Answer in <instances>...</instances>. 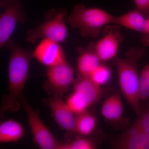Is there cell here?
<instances>
[{
  "mask_svg": "<svg viewBox=\"0 0 149 149\" xmlns=\"http://www.w3.org/2000/svg\"><path fill=\"white\" fill-rule=\"evenodd\" d=\"M73 85V92L80 96L89 107L97 103L102 97L103 92L101 87L89 77H78Z\"/></svg>",
  "mask_w": 149,
  "mask_h": 149,
  "instance_id": "cell-13",
  "label": "cell"
},
{
  "mask_svg": "<svg viewBox=\"0 0 149 149\" xmlns=\"http://www.w3.org/2000/svg\"><path fill=\"white\" fill-rule=\"evenodd\" d=\"M141 41L144 46L149 47V15L147 17V25L146 31L141 34Z\"/></svg>",
  "mask_w": 149,
  "mask_h": 149,
  "instance_id": "cell-24",
  "label": "cell"
},
{
  "mask_svg": "<svg viewBox=\"0 0 149 149\" xmlns=\"http://www.w3.org/2000/svg\"><path fill=\"white\" fill-rule=\"evenodd\" d=\"M113 147L118 149H149V133L134 123L116 139Z\"/></svg>",
  "mask_w": 149,
  "mask_h": 149,
  "instance_id": "cell-11",
  "label": "cell"
},
{
  "mask_svg": "<svg viewBox=\"0 0 149 149\" xmlns=\"http://www.w3.org/2000/svg\"><path fill=\"white\" fill-rule=\"evenodd\" d=\"M77 63L78 77H89L95 70L102 63L94 49L93 42L86 47H79Z\"/></svg>",
  "mask_w": 149,
  "mask_h": 149,
  "instance_id": "cell-12",
  "label": "cell"
},
{
  "mask_svg": "<svg viewBox=\"0 0 149 149\" xmlns=\"http://www.w3.org/2000/svg\"><path fill=\"white\" fill-rule=\"evenodd\" d=\"M134 123L145 132L149 133V104L141 108Z\"/></svg>",
  "mask_w": 149,
  "mask_h": 149,
  "instance_id": "cell-22",
  "label": "cell"
},
{
  "mask_svg": "<svg viewBox=\"0 0 149 149\" xmlns=\"http://www.w3.org/2000/svg\"><path fill=\"white\" fill-rule=\"evenodd\" d=\"M75 80L74 70L67 61L47 67L45 88L53 95L62 96Z\"/></svg>",
  "mask_w": 149,
  "mask_h": 149,
  "instance_id": "cell-8",
  "label": "cell"
},
{
  "mask_svg": "<svg viewBox=\"0 0 149 149\" xmlns=\"http://www.w3.org/2000/svg\"><path fill=\"white\" fill-rule=\"evenodd\" d=\"M140 99L144 101L149 98V63L141 70L139 77Z\"/></svg>",
  "mask_w": 149,
  "mask_h": 149,
  "instance_id": "cell-21",
  "label": "cell"
},
{
  "mask_svg": "<svg viewBox=\"0 0 149 149\" xmlns=\"http://www.w3.org/2000/svg\"><path fill=\"white\" fill-rule=\"evenodd\" d=\"M136 8L146 17L149 15V0H133Z\"/></svg>",
  "mask_w": 149,
  "mask_h": 149,
  "instance_id": "cell-23",
  "label": "cell"
},
{
  "mask_svg": "<svg viewBox=\"0 0 149 149\" xmlns=\"http://www.w3.org/2000/svg\"><path fill=\"white\" fill-rule=\"evenodd\" d=\"M67 17V12L63 8L49 10L43 22L36 28L27 30L26 42L33 45L39 39L45 38L59 43L64 42L68 34Z\"/></svg>",
  "mask_w": 149,
  "mask_h": 149,
  "instance_id": "cell-4",
  "label": "cell"
},
{
  "mask_svg": "<svg viewBox=\"0 0 149 149\" xmlns=\"http://www.w3.org/2000/svg\"><path fill=\"white\" fill-rule=\"evenodd\" d=\"M112 71L110 68L102 63L91 74L89 78L99 86L106 85L112 77Z\"/></svg>",
  "mask_w": 149,
  "mask_h": 149,
  "instance_id": "cell-18",
  "label": "cell"
},
{
  "mask_svg": "<svg viewBox=\"0 0 149 149\" xmlns=\"http://www.w3.org/2000/svg\"><path fill=\"white\" fill-rule=\"evenodd\" d=\"M146 54L145 48L132 47L127 51L125 58L117 56L114 60L120 90L137 115L141 108L138 65Z\"/></svg>",
  "mask_w": 149,
  "mask_h": 149,
  "instance_id": "cell-2",
  "label": "cell"
},
{
  "mask_svg": "<svg viewBox=\"0 0 149 149\" xmlns=\"http://www.w3.org/2000/svg\"><path fill=\"white\" fill-rule=\"evenodd\" d=\"M97 119L95 116L86 111L75 115V132L81 136H87L95 129Z\"/></svg>",
  "mask_w": 149,
  "mask_h": 149,
  "instance_id": "cell-17",
  "label": "cell"
},
{
  "mask_svg": "<svg viewBox=\"0 0 149 149\" xmlns=\"http://www.w3.org/2000/svg\"><path fill=\"white\" fill-rule=\"evenodd\" d=\"M115 16L98 8H87L82 3L72 8L68 21L70 26L78 29L83 37L95 39L101 35L107 25L114 24Z\"/></svg>",
  "mask_w": 149,
  "mask_h": 149,
  "instance_id": "cell-3",
  "label": "cell"
},
{
  "mask_svg": "<svg viewBox=\"0 0 149 149\" xmlns=\"http://www.w3.org/2000/svg\"><path fill=\"white\" fill-rule=\"evenodd\" d=\"M120 27L115 24L107 25L103 30L101 37L93 42L94 49L102 63L114 60L118 56L124 39Z\"/></svg>",
  "mask_w": 149,
  "mask_h": 149,
  "instance_id": "cell-6",
  "label": "cell"
},
{
  "mask_svg": "<svg viewBox=\"0 0 149 149\" xmlns=\"http://www.w3.org/2000/svg\"><path fill=\"white\" fill-rule=\"evenodd\" d=\"M96 148L93 141L82 136L71 142L60 143L58 149H94Z\"/></svg>",
  "mask_w": 149,
  "mask_h": 149,
  "instance_id": "cell-19",
  "label": "cell"
},
{
  "mask_svg": "<svg viewBox=\"0 0 149 149\" xmlns=\"http://www.w3.org/2000/svg\"><path fill=\"white\" fill-rule=\"evenodd\" d=\"M33 57L47 67L66 61L64 51L60 43L45 38L42 39L35 48Z\"/></svg>",
  "mask_w": 149,
  "mask_h": 149,
  "instance_id": "cell-9",
  "label": "cell"
},
{
  "mask_svg": "<svg viewBox=\"0 0 149 149\" xmlns=\"http://www.w3.org/2000/svg\"><path fill=\"white\" fill-rule=\"evenodd\" d=\"M22 104L27 115L35 143L40 149H58L60 143L32 109L24 95Z\"/></svg>",
  "mask_w": 149,
  "mask_h": 149,
  "instance_id": "cell-7",
  "label": "cell"
},
{
  "mask_svg": "<svg viewBox=\"0 0 149 149\" xmlns=\"http://www.w3.org/2000/svg\"><path fill=\"white\" fill-rule=\"evenodd\" d=\"M1 6L4 9L0 16V47L3 48L12 39L18 22L25 23L27 17L18 0H1Z\"/></svg>",
  "mask_w": 149,
  "mask_h": 149,
  "instance_id": "cell-5",
  "label": "cell"
},
{
  "mask_svg": "<svg viewBox=\"0 0 149 149\" xmlns=\"http://www.w3.org/2000/svg\"><path fill=\"white\" fill-rule=\"evenodd\" d=\"M5 47L10 50L8 66V93L3 98L1 112H11L20 109L24 86L29 76L33 52L24 49L12 39Z\"/></svg>",
  "mask_w": 149,
  "mask_h": 149,
  "instance_id": "cell-1",
  "label": "cell"
},
{
  "mask_svg": "<svg viewBox=\"0 0 149 149\" xmlns=\"http://www.w3.org/2000/svg\"><path fill=\"white\" fill-rule=\"evenodd\" d=\"M25 135L23 125L18 121L10 119L0 124V142L8 143L16 142L22 139Z\"/></svg>",
  "mask_w": 149,
  "mask_h": 149,
  "instance_id": "cell-16",
  "label": "cell"
},
{
  "mask_svg": "<svg viewBox=\"0 0 149 149\" xmlns=\"http://www.w3.org/2000/svg\"><path fill=\"white\" fill-rule=\"evenodd\" d=\"M47 102L60 127L69 133L75 132V115L63 100L62 96L53 95Z\"/></svg>",
  "mask_w": 149,
  "mask_h": 149,
  "instance_id": "cell-10",
  "label": "cell"
},
{
  "mask_svg": "<svg viewBox=\"0 0 149 149\" xmlns=\"http://www.w3.org/2000/svg\"><path fill=\"white\" fill-rule=\"evenodd\" d=\"M65 102L75 115L87 111L89 107L83 99L74 92L68 96Z\"/></svg>",
  "mask_w": 149,
  "mask_h": 149,
  "instance_id": "cell-20",
  "label": "cell"
},
{
  "mask_svg": "<svg viewBox=\"0 0 149 149\" xmlns=\"http://www.w3.org/2000/svg\"><path fill=\"white\" fill-rule=\"evenodd\" d=\"M123 105L120 96L114 94L104 101L101 109L103 117L112 123H118L123 118Z\"/></svg>",
  "mask_w": 149,
  "mask_h": 149,
  "instance_id": "cell-15",
  "label": "cell"
},
{
  "mask_svg": "<svg viewBox=\"0 0 149 149\" xmlns=\"http://www.w3.org/2000/svg\"><path fill=\"white\" fill-rule=\"evenodd\" d=\"M114 24L142 34L146 28L147 17L136 8L115 16Z\"/></svg>",
  "mask_w": 149,
  "mask_h": 149,
  "instance_id": "cell-14",
  "label": "cell"
}]
</instances>
